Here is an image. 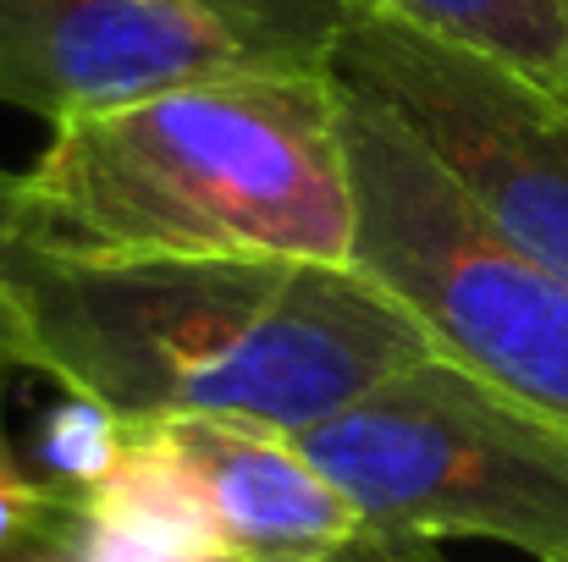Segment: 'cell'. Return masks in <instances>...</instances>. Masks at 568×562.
I'll return each instance as SVG.
<instances>
[{
  "mask_svg": "<svg viewBox=\"0 0 568 562\" xmlns=\"http://www.w3.org/2000/svg\"><path fill=\"white\" fill-rule=\"evenodd\" d=\"M17 287L33 375L128 425L248 419L298 436L430 359L414 315L359 265H50L17 254Z\"/></svg>",
  "mask_w": 568,
  "mask_h": 562,
  "instance_id": "obj_1",
  "label": "cell"
},
{
  "mask_svg": "<svg viewBox=\"0 0 568 562\" xmlns=\"http://www.w3.org/2000/svg\"><path fill=\"white\" fill-rule=\"evenodd\" d=\"M348 105L332 67L248 72L50 127L11 243L50 265H354Z\"/></svg>",
  "mask_w": 568,
  "mask_h": 562,
  "instance_id": "obj_2",
  "label": "cell"
},
{
  "mask_svg": "<svg viewBox=\"0 0 568 562\" xmlns=\"http://www.w3.org/2000/svg\"><path fill=\"white\" fill-rule=\"evenodd\" d=\"M392 541H503L568 562V430L430 354L371 397L293 436Z\"/></svg>",
  "mask_w": 568,
  "mask_h": 562,
  "instance_id": "obj_3",
  "label": "cell"
},
{
  "mask_svg": "<svg viewBox=\"0 0 568 562\" xmlns=\"http://www.w3.org/2000/svg\"><path fill=\"white\" fill-rule=\"evenodd\" d=\"M343 105L354 265L414 315L430 354L568 430V282L503 243L381 105L348 89Z\"/></svg>",
  "mask_w": 568,
  "mask_h": 562,
  "instance_id": "obj_4",
  "label": "cell"
},
{
  "mask_svg": "<svg viewBox=\"0 0 568 562\" xmlns=\"http://www.w3.org/2000/svg\"><path fill=\"white\" fill-rule=\"evenodd\" d=\"M343 0H0V105L50 127L172 89L332 67Z\"/></svg>",
  "mask_w": 568,
  "mask_h": 562,
  "instance_id": "obj_5",
  "label": "cell"
},
{
  "mask_svg": "<svg viewBox=\"0 0 568 562\" xmlns=\"http://www.w3.org/2000/svg\"><path fill=\"white\" fill-rule=\"evenodd\" d=\"M332 72L381 105L503 243L568 282V105L386 17H348Z\"/></svg>",
  "mask_w": 568,
  "mask_h": 562,
  "instance_id": "obj_6",
  "label": "cell"
},
{
  "mask_svg": "<svg viewBox=\"0 0 568 562\" xmlns=\"http://www.w3.org/2000/svg\"><path fill=\"white\" fill-rule=\"evenodd\" d=\"M193 458L221 546L232 562H326L365 541L354 502L315 458L271 425L248 419H155Z\"/></svg>",
  "mask_w": 568,
  "mask_h": 562,
  "instance_id": "obj_7",
  "label": "cell"
},
{
  "mask_svg": "<svg viewBox=\"0 0 568 562\" xmlns=\"http://www.w3.org/2000/svg\"><path fill=\"white\" fill-rule=\"evenodd\" d=\"M348 17H386L458 44L568 105V0H343Z\"/></svg>",
  "mask_w": 568,
  "mask_h": 562,
  "instance_id": "obj_8",
  "label": "cell"
},
{
  "mask_svg": "<svg viewBox=\"0 0 568 562\" xmlns=\"http://www.w3.org/2000/svg\"><path fill=\"white\" fill-rule=\"evenodd\" d=\"M83 513L105 519V524H128L144 535H166L199 552H221V530L204 497V480L183 452V441L172 436V425H133L122 463L83 497H72Z\"/></svg>",
  "mask_w": 568,
  "mask_h": 562,
  "instance_id": "obj_9",
  "label": "cell"
},
{
  "mask_svg": "<svg viewBox=\"0 0 568 562\" xmlns=\"http://www.w3.org/2000/svg\"><path fill=\"white\" fill-rule=\"evenodd\" d=\"M128 436H133V425H128L116 408L67 391V397L39 419V430H33V463H39V474H44L55 491L83 497V491H94V486L122 463Z\"/></svg>",
  "mask_w": 568,
  "mask_h": 562,
  "instance_id": "obj_10",
  "label": "cell"
},
{
  "mask_svg": "<svg viewBox=\"0 0 568 562\" xmlns=\"http://www.w3.org/2000/svg\"><path fill=\"white\" fill-rule=\"evenodd\" d=\"M72 513V497L55 491L39 469H22V458L0 452V562H22L44 552Z\"/></svg>",
  "mask_w": 568,
  "mask_h": 562,
  "instance_id": "obj_11",
  "label": "cell"
},
{
  "mask_svg": "<svg viewBox=\"0 0 568 562\" xmlns=\"http://www.w3.org/2000/svg\"><path fill=\"white\" fill-rule=\"evenodd\" d=\"M50 546H61L67 562H232L221 552H199V546H183V541H166V535L105 524V519L83 513L78 502H72V513H67V524H61V535Z\"/></svg>",
  "mask_w": 568,
  "mask_h": 562,
  "instance_id": "obj_12",
  "label": "cell"
},
{
  "mask_svg": "<svg viewBox=\"0 0 568 562\" xmlns=\"http://www.w3.org/2000/svg\"><path fill=\"white\" fill-rule=\"evenodd\" d=\"M11 183L0 172V413H6V391L17 375H33L28 354V315H22V287H17V243H11Z\"/></svg>",
  "mask_w": 568,
  "mask_h": 562,
  "instance_id": "obj_13",
  "label": "cell"
},
{
  "mask_svg": "<svg viewBox=\"0 0 568 562\" xmlns=\"http://www.w3.org/2000/svg\"><path fill=\"white\" fill-rule=\"evenodd\" d=\"M326 562H430V546L392 541V535H371L365 530V541H354L348 552H337V558H326Z\"/></svg>",
  "mask_w": 568,
  "mask_h": 562,
  "instance_id": "obj_14",
  "label": "cell"
},
{
  "mask_svg": "<svg viewBox=\"0 0 568 562\" xmlns=\"http://www.w3.org/2000/svg\"><path fill=\"white\" fill-rule=\"evenodd\" d=\"M22 562H67V552L61 546H44V552H33V558H22Z\"/></svg>",
  "mask_w": 568,
  "mask_h": 562,
  "instance_id": "obj_15",
  "label": "cell"
},
{
  "mask_svg": "<svg viewBox=\"0 0 568 562\" xmlns=\"http://www.w3.org/2000/svg\"><path fill=\"white\" fill-rule=\"evenodd\" d=\"M6 447H11V441H6V425H0V452H6Z\"/></svg>",
  "mask_w": 568,
  "mask_h": 562,
  "instance_id": "obj_16",
  "label": "cell"
}]
</instances>
